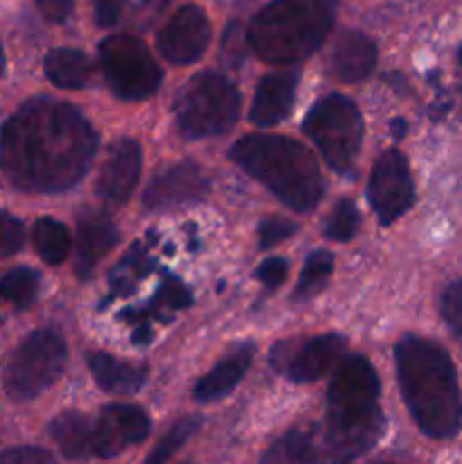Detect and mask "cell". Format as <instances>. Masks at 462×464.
Wrapping results in <instances>:
<instances>
[{
    "mask_svg": "<svg viewBox=\"0 0 462 464\" xmlns=\"http://www.w3.org/2000/svg\"><path fill=\"white\" fill-rule=\"evenodd\" d=\"M32 243H34L36 254L48 266H59V263L66 261L72 247L71 231L66 229V225L54 220V218H41V220L34 222Z\"/></svg>",
    "mask_w": 462,
    "mask_h": 464,
    "instance_id": "obj_23",
    "label": "cell"
},
{
    "mask_svg": "<svg viewBox=\"0 0 462 464\" xmlns=\"http://www.w3.org/2000/svg\"><path fill=\"white\" fill-rule=\"evenodd\" d=\"M383 433L380 381L365 356H344L326 394V449L331 460H356Z\"/></svg>",
    "mask_w": 462,
    "mask_h": 464,
    "instance_id": "obj_3",
    "label": "cell"
},
{
    "mask_svg": "<svg viewBox=\"0 0 462 464\" xmlns=\"http://www.w3.org/2000/svg\"><path fill=\"white\" fill-rule=\"evenodd\" d=\"M98 152L91 122L66 102L27 100L0 130V166L25 193H62L89 172Z\"/></svg>",
    "mask_w": 462,
    "mask_h": 464,
    "instance_id": "obj_1",
    "label": "cell"
},
{
    "mask_svg": "<svg viewBox=\"0 0 462 464\" xmlns=\"http://www.w3.org/2000/svg\"><path fill=\"white\" fill-rule=\"evenodd\" d=\"M315 442L303 430H290L263 456V462H313L320 460Z\"/></svg>",
    "mask_w": 462,
    "mask_h": 464,
    "instance_id": "obj_25",
    "label": "cell"
},
{
    "mask_svg": "<svg viewBox=\"0 0 462 464\" xmlns=\"http://www.w3.org/2000/svg\"><path fill=\"white\" fill-rule=\"evenodd\" d=\"M208 188H211V179H208L207 170L193 161H181L159 172L149 181L143 202L154 211H166V208L199 202L207 198Z\"/></svg>",
    "mask_w": 462,
    "mask_h": 464,
    "instance_id": "obj_13",
    "label": "cell"
},
{
    "mask_svg": "<svg viewBox=\"0 0 462 464\" xmlns=\"http://www.w3.org/2000/svg\"><path fill=\"white\" fill-rule=\"evenodd\" d=\"M66 361V343L57 331H34L9 358L5 370V392L12 401H32L62 376Z\"/></svg>",
    "mask_w": 462,
    "mask_h": 464,
    "instance_id": "obj_8",
    "label": "cell"
},
{
    "mask_svg": "<svg viewBox=\"0 0 462 464\" xmlns=\"http://www.w3.org/2000/svg\"><path fill=\"white\" fill-rule=\"evenodd\" d=\"M143 166V150L134 139L113 140L98 179V193L109 204H122L131 198Z\"/></svg>",
    "mask_w": 462,
    "mask_h": 464,
    "instance_id": "obj_14",
    "label": "cell"
},
{
    "mask_svg": "<svg viewBox=\"0 0 462 464\" xmlns=\"http://www.w3.org/2000/svg\"><path fill=\"white\" fill-rule=\"evenodd\" d=\"M285 276H288V261L279 256L267 258V261H263L256 270V279L261 281L265 288H279L285 281Z\"/></svg>",
    "mask_w": 462,
    "mask_h": 464,
    "instance_id": "obj_35",
    "label": "cell"
},
{
    "mask_svg": "<svg viewBox=\"0 0 462 464\" xmlns=\"http://www.w3.org/2000/svg\"><path fill=\"white\" fill-rule=\"evenodd\" d=\"M3 464H43L53 462V453L39 447H14L0 453Z\"/></svg>",
    "mask_w": 462,
    "mask_h": 464,
    "instance_id": "obj_34",
    "label": "cell"
},
{
    "mask_svg": "<svg viewBox=\"0 0 462 464\" xmlns=\"http://www.w3.org/2000/svg\"><path fill=\"white\" fill-rule=\"evenodd\" d=\"M149 435V420L143 408L113 406L102 408L93 420V456L113 458L125 449L145 442Z\"/></svg>",
    "mask_w": 462,
    "mask_h": 464,
    "instance_id": "obj_12",
    "label": "cell"
},
{
    "mask_svg": "<svg viewBox=\"0 0 462 464\" xmlns=\"http://www.w3.org/2000/svg\"><path fill=\"white\" fill-rule=\"evenodd\" d=\"M302 127L320 150L329 168H333L340 175L353 172L362 145V134H365L356 102L338 93L326 95L313 104Z\"/></svg>",
    "mask_w": 462,
    "mask_h": 464,
    "instance_id": "obj_7",
    "label": "cell"
},
{
    "mask_svg": "<svg viewBox=\"0 0 462 464\" xmlns=\"http://www.w3.org/2000/svg\"><path fill=\"white\" fill-rule=\"evenodd\" d=\"M338 0H272L249 23L247 41L270 63H299L311 57L335 23Z\"/></svg>",
    "mask_w": 462,
    "mask_h": 464,
    "instance_id": "obj_5",
    "label": "cell"
},
{
    "mask_svg": "<svg viewBox=\"0 0 462 464\" xmlns=\"http://www.w3.org/2000/svg\"><path fill=\"white\" fill-rule=\"evenodd\" d=\"M170 3L172 0H140L139 7H136V21H139L143 27L152 25Z\"/></svg>",
    "mask_w": 462,
    "mask_h": 464,
    "instance_id": "obj_38",
    "label": "cell"
},
{
    "mask_svg": "<svg viewBox=\"0 0 462 464\" xmlns=\"http://www.w3.org/2000/svg\"><path fill=\"white\" fill-rule=\"evenodd\" d=\"M367 199L380 225H392L412 207L415 184L406 157L399 150H388L374 163L367 184Z\"/></svg>",
    "mask_w": 462,
    "mask_h": 464,
    "instance_id": "obj_10",
    "label": "cell"
},
{
    "mask_svg": "<svg viewBox=\"0 0 462 464\" xmlns=\"http://www.w3.org/2000/svg\"><path fill=\"white\" fill-rule=\"evenodd\" d=\"M118 243L116 225L109 220L107 213L89 211L80 218L77 225V272L89 275L102 256L111 252Z\"/></svg>",
    "mask_w": 462,
    "mask_h": 464,
    "instance_id": "obj_19",
    "label": "cell"
},
{
    "mask_svg": "<svg viewBox=\"0 0 462 464\" xmlns=\"http://www.w3.org/2000/svg\"><path fill=\"white\" fill-rule=\"evenodd\" d=\"M154 308H168V311H181V308L190 306V293L179 279L175 276H166L159 288V293L154 295Z\"/></svg>",
    "mask_w": 462,
    "mask_h": 464,
    "instance_id": "obj_31",
    "label": "cell"
},
{
    "mask_svg": "<svg viewBox=\"0 0 462 464\" xmlns=\"http://www.w3.org/2000/svg\"><path fill=\"white\" fill-rule=\"evenodd\" d=\"M50 438L68 460H86L93 456V420L75 411L62 412L48 426Z\"/></svg>",
    "mask_w": 462,
    "mask_h": 464,
    "instance_id": "obj_20",
    "label": "cell"
},
{
    "mask_svg": "<svg viewBox=\"0 0 462 464\" xmlns=\"http://www.w3.org/2000/svg\"><path fill=\"white\" fill-rule=\"evenodd\" d=\"M397 379L412 420L433 440L462 429V394L448 353L433 340L406 335L394 347Z\"/></svg>",
    "mask_w": 462,
    "mask_h": 464,
    "instance_id": "obj_2",
    "label": "cell"
},
{
    "mask_svg": "<svg viewBox=\"0 0 462 464\" xmlns=\"http://www.w3.org/2000/svg\"><path fill=\"white\" fill-rule=\"evenodd\" d=\"M197 426H199L197 417H186V420L177 421V424L172 426V429L168 430L161 440H159L157 449H154V451L148 456V462H166L168 458L175 456V453L179 451V449L184 447L190 438H193L195 430H197Z\"/></svg>",
    "mask_w": 462,
    "mask_h": 464,
    "instance_id": "obj_28",
    "label": "cell"
},
{
    "mask_svg": "<svg viewBox=\"0 0 462 464\" xmlns=\"http://www.w3.org/2000/svg\"><path fill=\"white\" fill-rule=\"evenodd\" d=\"M460 62H462V50H460Z\"/></svg>",
    "mask_w": 462,
    "mask_h": 464,
    "instance_id": "obj_40",
    "label": "cell"
},
{
    "mask_svg": "<svg viewBox=\"0 0 462 464\" xmlns=\"http://www.w3.org/2000/svg\"><path fill=\"white\" fill-rule=\"evenodd\" d=\"M297 231V225L285 218H267V220L261 222V229H258V245L261 249H270L274 245L284 243L285 238Z\"/></svg>",
    "mask_w": 462,
    "mask_h": 464,
    "instance_id": "obj_32",
    "label": "cell"
},
{
    "mask_svg": "<svg viewBox=\"0 0 462 464\" xmlns=\"http://www.w3.org/2000/svg\"><path fill=\"white\" fill-rule=\"evenodd\" d=\"M333 254L324 252H313L311 256L306 258V266H303L302 276H299L297 290H294V299L299 302H306V299L315 297L322 288L326 285L329 276L333 275Z\"/></svg>",
    "mask_w": 462,
    "mask_h": 464,
    "instance_id": "obj_26",
    "label": "cell"
},
{
    "mask_svg": "<svg viewBox=\"0 0 462 464\" xmlns=\"http://www.w3.org/2000/svg\"><path fill=\"white\" fill-rule=\"evenodd\" d=\"M299 71H279L258 82L249 121L258 127H274L290 113L297 93Z\"/></svg>",
    "mask_w": 462,
    "mask_h": 464,
    "instance_id": "obj_16",
    "label": "cell"
},
{
    "mask_svg": "<svg viewBox=\"0 0 462 464\" xmlns=\"http://www.w3.org/2000/svg\"><path fill=\"white\" fill-rule=\"evenodd\" d=\"M344 352H347V340L342 335H317V338L303 343L288 358V362L284 365V374L294 383H313L335 370L344 358Z\"/></svg>",
    "mask_w": 462,
    "mask_h": 464,
    "instance_id": "obj_15",
    "label": "cell"
},
{
    "mask_svg": "<svg viewBox=\"0 0 462 464\" xmlns=\"http://www.w3.org/2000/svg\"><path fill=\"white\" fill-rule=\"evenodd\" d=\"M240 116V93L217 72H199L175 98L177 130L188 140L226 134Z\"/></svg>",
    "mask_w": 462,
    "mask_h": 464,
    "instance_id": "obj_6",
    "label": "cell"
},
{
    "mask_svg": "<svg viewBox=\"0 0 462 464\" xmlns=\"http://www.w3.org/2000/svg\"><path fill=\"white\" fill-rule=\"evenodd\" d=\"M229 157L294 211H313L324 198L320 166L297 140L267 134L243 136L229 150Z\"/></svg>",
    "mask_w": 462,
    "mask_h": 464,
    "instance_id": "obj_4",
    "label": "cell"
},
{
    "mask_svg": "<svg viewBox=\"0 0 462 464\" xmlns=\"http://www.w3.org/2000/svg\"><path fill=\"white\" fill-rule=\"evenodd\" d=\"M39 12L43 14L45 21L50 23H63L72 12V3L75 0H34Z\"/></svg>",
    "mask_w": 462,
    "mask_h": 464,
    "instance_id": "obj_37",
    "label": "cell"
},
{
    "mask_svg": "<svg viewBox=\"0 0 462 464\" xmlns=\"http://www.w3.org/2000/svg\"><path fill=\"white\" fill-rule=\"evenodd\" d=\"M91 59L82 50L54 48L45 54V77L59 89H82L89 84Z\"/></svg>",
    "mask_w": 462,
    "mask_h": 464,
    "instance_id": "obj_22",
    "label": "cell"
},
{
    "mask_svg": "<svg viewBox=\"0 0 462 464\" xmlns=\"http://www.w3.org/2000/svg\"><path fill=\"white\" fill-rule=\"evenodd\" d=\"M439 311H442V317L451 334L462 343V279L447 285L442 302H439Z\"/></svg>",
    "mask_w": 462,
    "mask_h": 464,
    "instance_id": "obj_30",
    "label": "cell"
},
{
    "mask_svg": "<svg viewBox=\"0 0 462 464\" xmlns=\"http://www.w3.org/2000/svg\"><path fill=\"white\" fill-rule=\"evenodd\" d=\"M98 57L109 89L120 100H145L161 86V66L136 36H109L100 44Z\"/></svg>",
    "mask_w": 462,
    "mask_h": 464,
    "instance_id": "obj_9",
    "label": "cell"
},
{
    "mask_svg": "<svg viewBox=\"0 0 462 464\" xmlns=\"http://www.w3.org/2000/svg\"><path fill=\"white\" fill-rule=\"evenodd\" d=\"M5 75V50H3V44H0V80H3Z\"/></svg>",
    "mask_w": 462,
    "mask_h": 464,
    "instance_id": "obj_39",
    "label": "cell"
},
{
    "mask_svg": "<svg viewBox=\"0 0 462 464\" xmlns=\"http://www.w3.org/2000/svg\"><path fill=\"white\" fill-rule=\"evenodd\" d=\"M252 361L254 344H238V347H236L234 352L226 353L207 376H202V379L197 381V385L193 388L195 401L213 403L217 401V399L226 397V394L243 381V376L247 374Z\"/></svg>",
    "mask_w": 462,
    "mask_h": 464,
    "instance_id": "obj_18",
    "label": "cell"
},
{
    "mask_svg": "<svg viewBox=\"0 0 462 464\" xmlns=\"http://www.w3.org/2000/svg\"><path fill=\"white\" fill-rule=\"evenodd\" d=\"M211 41V23L199 5H184L172 14L157 36V48L177 66L193 63L207 53Z\"/></svg>",
    "mask_w": 462,
    "mask_h": 464,
    "instance_id": "obj_11",
    "label": "cell"
},
{
    "mask_svg": "<svg viewBox=\"0 0 462 464\" xmlns=\"http://www.w3.org/2000/svg\"><path fill=\"white\" fill-rule=\"evenodd\" d=\"M376 44L367 34L356 30L342 32L335 41L333 54H331V71L338 80L353 84L371 75L376 66Z\"/></svg>",
    "mask_w": 462,
    "mask_h": 464,
    "instance_id": "obj_17",
    "label": "cell"
},
{
    "mask_svg": "<svg viewBox=\"0 0 462 464\" xmlns=\"http://www.w3.org/2000/svg\"><path fill=\"white\" fill-rule=\"evenodd\" d=\"M243 45H249L247 30H243L240 23H229L225 32V41H222V53H225L226 62L238 66L245 59V54H247V48H243Z\"/></svg>",
    "mask_w": 462,
    "mask_h": 464,
    "instance_id": "obj_33",
    "label": "cell"
},
{
    "mask_svg": "<svg viewBox=\"0 0 462 464\" xmlns=\"http://www.w3.org/2000/svg\"><path fill=\"white\" fill-rule=\"evenodd\" d=\"M25 245V227L12 213L0 211V261L18 254Z\"/></svg>",
    "mask_w": 462,
    "mask_h": 464,
    "instance_id": "obj_29",
    "label": "cell"
},
{
    "mask_svg": "<svg viewBox=\"0 0 462 464\" xmlns=\"http://www.w3.org/2000/svg\"><path fill=\"white\" fill-rule=\"evenodd\" d=\"M127 0H95V23L100 27H113L125 9Z\"/></svg>",
    "mask_w": 462,
    "mask_h": 464,
    "instance_id": "obj_36",
    "label": "cell"
},
{
    "mask_svg": "<svg viewBox=\"0 0 462 464\" xmlns=\"http://www.w3.org/2000/svg\"><path fill=\"white\" fill-rule=\"evenodd\" d=\"M39 295V275L30 267H14L0 276V304H12L14 308H27Z\"/></svg>",
    "mask_w": 462,
    "mask_h": 464,
    "instance_id": "obj_24",
    "label": "cell"
},
{
    "mask_svg": "<svg viewBox=\"0 0 462 464\" xmlns=\"http://www.w3.org/2000/svg\"><path fill=\"white\" fill-rule=\"evenodd\" d=\"M91 374H93L95 383L107 392H122L134 394L148 381V370L139 365H130V362H120L111 356V353L95 352L89 356Z\"/></svg>",
    "mask_w": 462,
    "mask_h": 464,
    "instance_id": "obj_21",
    "label": "cell"
},
{
    "mask_svg": "<svg viewBox=\"0 0 462 464\" xmlns=\"http://www.w3.org/2000/svg\"><path fill=\"white\" fill-rule=\"evenodd\" d=\"M358 222H361V218H358L356 204L351 199H340L331 211L329 220H326L324 236L335 243H349L356 236Z\"/></svg>",
    "mask_w": 462,
    "mask_h": 464,
    "instance_id": "obj_27",
    "label": "cell"
}]
</instances>
